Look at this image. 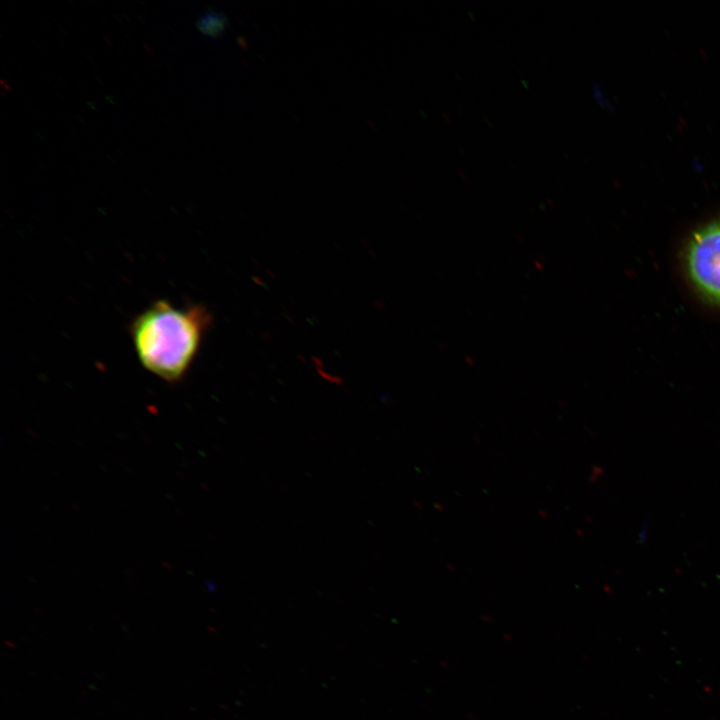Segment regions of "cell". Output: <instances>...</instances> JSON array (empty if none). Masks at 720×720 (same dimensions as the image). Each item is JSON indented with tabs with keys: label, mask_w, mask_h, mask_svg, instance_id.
Instances as JSON below:
<instances>
[{
	"label": "cell",
	"mask_w": 720,
	"mask_h": 720,
	"mask_svg": "<svg viewBox=\"0 0 720 720\" xmlns=\"http://www.w3.org/2000/svg\"><path fill=\"white\" fill-rule=\"evenodd\" d=\"M211 321L201 305L177 307L159 299L139 313L129 331L141 365L169 383L183 380Z\"/></svg>",
	"instance_id": "6da1fadb"
},
{
	"label": "cell",
	"mask_w": 720,
	"mask_h": 720,
	"mask_svg": "<svg viewBox=\"0 0 720 720\" xmlns=\"http://www.w3.org/2000/svg\"><path fill=\"white\" fill-rule=\"evenodd\" d=\"M683 263L696 292L720 308V217L691 234L684 248Z\"/></svg>",
	"instance_id": "7a4b0ae2"
},
{
	"label": "cell",
	"mask_w": 720,
	"mask_h": 720,
	"mask_svg": "<svg viewBox=\"0 0 720 720\" xmlns=\"http://www.w3.org/2000/svg\"><path fill=\"white\" fill-rule=\"evenodd\" d=\"M229 26L225 14L218 10H209L202 14L197 21L198 30L209 38H221Z\"/></svg>",
	"instance_id": "3957f363"
}]
</instances>
